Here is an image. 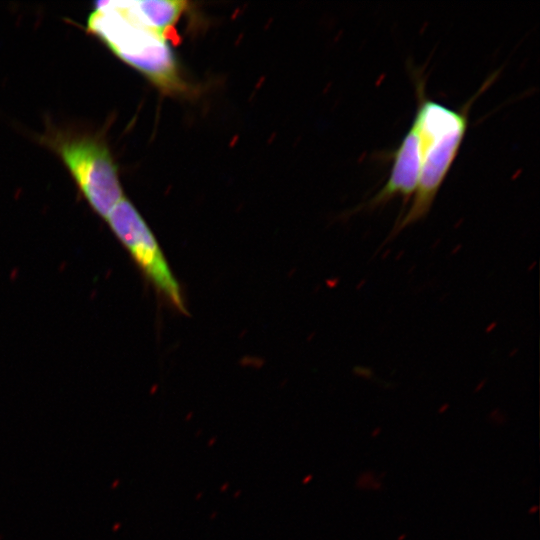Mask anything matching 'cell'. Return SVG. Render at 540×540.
<instances>
[{
  "label": "cell",
  "instance_id": "obj_5",
  "mask_svg": "<svg viewBox=\"0 0 540 540\" xmlns=\"http://www.w3.org/2000/svg\"><path fill=\"white\" fill-rule=\"evenodd\" d=\"M421 163V139L416 125L412 123L394 152L393 165L387 182L367 205L375 208L395 196H402L408 200L417 189Z\"/></svg>",
  "mask_w": 540,
  "mask_h": 540
},
{
  "label": "cell",
  "instance_id": "obj_1",
  "mask_svg": "<svg viewBox=\"0 0 540 540\" xmlns=\"http://www.w3.org/2000/svg\"><path fill=\"white\" fill-rule=\"evenodd\" d=\"M418 106L413 123L422 145V163L412 204L396 231L425 217L443 184L468 129L470 103L453 110L425 96L421 79L416 84Z\"/></svg>",
  "mask_w": 540,
  "mask_h": 540
},
{
  "label": "cell",
  "instance_id": "obj_2",
  "mask_svg": "<svg viewBox=\"0 0 540 540\" xmlns=\"http://www.w3.org/2000/svg\"><path fill=\"white\" fill-rule=\"evenodd\" d=\"M94 8L87 28L117 57L166 94L187 91L167 40L128 17L113 1H98Z\"/></svg>",
  "mask_w": 540,
  "mask_h": 540
},
{
  "label": "cell",
  "instance_id": "obj_6",
  "mask_svg": "<svg viewBox=\"0 0 540 540\" xmlns=\"http://www.w3.org/2000/svg\"><path fill=\"white\" fill-rule=\"evenodd\" d=\"M128 17L167 40L172 27L187 9L180 0L113 1Z\"/></svg>",
  "mask_w": 540,
  "mask_h": 540
},
{
  "label": "cell",
  "instance_id": "obj_3",
  "mask_svg": "<svg viewBox=\"0 0 540 540\" xmlns=\"http://www.w3.org/2000/svg\"><path fill=\"white\" fill-rule=\"evenodd\" d=\"M47 143L60 156L89 205L106 219L123 198L118 169L107 144L98 136L61 132L49 136Z\"/></svg>",
  "mask_w": 540,
  "mask_h": 540
},
{
  "label": "cell",
  "instance_id": "obj_7",
  "mask_svg": "<svg viewBox=\"0 0 540 540\" xmlns=\"http://www.w3.org/2000/svg\"><path fill=\"white\" fill-rule=\"evenodd\" d=\"M310 479H311V476H308V477H306V478L304 479L303 483H307V482H309V481H310Z\"/></svg>",
  "mask_w": 540,
  "mask_h": 540
},
{
  "label": "cell",
  "instance_id": "obj_8",
  "mask_svg": "<svg viewBox=\"0 0 540 540\" xmlns=\"http://www.w3.org/2000/svg\"><path fill=\"white\" fill-rule=\"evenodd\" d=\"M228 485H229V484L226 483L224 486H222V487H221V491H224Z\"/></svg>",
  "mask_w": 540,
  "mask_h": 540
},
{
  "label": "cell",
  "instance_id": "obj_9",
  "mask_svg": "<svg viewBox=\"0 0 540 540\" xmlns=\"http://www.w3.org/2000/svg\"><path fill=\"white\" fill-rule=\"evenodd\" d=\"M214 442H215V440H214V439L210 440V443H209V445L213 444Z\"/></svg>",
  "mask_w": 540,
  "mask_h": 540
},
{
  "label": "cell",
  "instance_id": "obj_4",
  "mask_svg": "<svg viewBox=\"0 0 540 540\" xmlns=\"http://www.w3.org/2000/svg\"><path fill=\"white\" fill-rule=\"evenodd\" d=\"M106 220L158 294L174 309L186 313L180 285L152 231L134 205L123 197Z\"/></svg>",
  "mask_w": 540,
  "mask_h": 540
}]
</instances>
